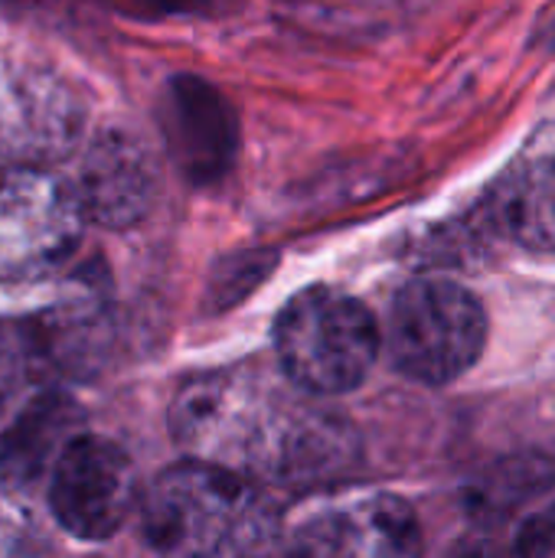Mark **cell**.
I'll list each match as a JSON object with an SVG mask.
<instances>
[{"instance_id": "obj_1", "label": "cell", "mask_w": 555, "mask_h": 558, "mask_svg": "<svg viewBox=\"0 0 555 558\" xmlns=\"http://www.w3.org/2000/svg\"><path fill=\"white\" fill-rule=\"evenodd\" d=\"M294 383L285 389L268 373L226 369L183 383L170 405L177 445L196 458L252 481L317 484L357 464L353 428L304 399Z\"/></svg>"}, {"instance_id": "obj_2", "label": "cell", "mask_w": 555, "mask_h": 558, "mask_svg": "<svg viewBox=\"0 0 555 558\" xmlns=\"http://www.w3.org/2000/svg\"><path fill=\"white\" fill-rule=\"evenodd\" d=\"M141 539L160 556H255L275 546L278 513L252 477L186 458L150 481Z\"/></svg>"}, {"instance_id": "obj_3", "label": "cell", "mask_w": 555, "mask_h": 558, "mask_svg": "<svg viewBox=\"0 0 555 558\" xmlns=\"http://www.w3.org/2000/svg\"><path fill=\"white\" fill-rule=\"evenodd\" d=\"M281 376L307 396H343L363 386L379 356V324L337 288H307L275 320Z\"/></svg>"}, {"instance_id": "obj_4", "label": "cell", "mask_w": 555, "mask_h": 558, "mask_svg": "<svg viewBox=\"0 0 555 558\" xmlns=\"http://www.w3.org/2000/svg\"><path fill=\"white\" fill-rule=\"evenodd\" d=\"M484 343L487 314L458 281L419 278L393 298L386 350L402 376L425 386L455 383L481 360Z\"/></svg>"}, {"instance_id": "obj_5", "label": "cell", "mask_w": 555, "mask_h": 558, "mask_svg": "<svg viewBox=\"0 0 555 558\" xmlns=\"http://www.w3.org/2000/svg\"><path fill=\"white\" fill-rule=\"evenodd\" d=\"M85 229L82 203L62 177L36 167L0 170V281H29L65 265Z\"/></svg>"}, {"instance_id": "obj_6", "label": "cell", "mask_w": 555, "mask_h": 558, "mask_svg": "<svg viewBox=\"0 0 555 558\" xmlns=\"http://www.w3.org/2000/svg\"><path fill=\"white\" fill-rule=\"evenodd\" d=\"M137 507V471L121 445L101 435L69 438L52 464L49 510L56 523L82 539H111Z\"/></svg>"}, {"instance_id": "obj_7", "label": "cell", "mask_w": 555, "mask_h": 558, "mask_svg": "<svg viewBox=\"0 0 555 558\" xmlns=\"http://www.w3.org/2000/svg\"><path fill=\"white\" fill-rule=\"evenodd\" d=\"M288 549L301 556H415L422 549V530L406 500L393 494H366L307 517L291 533Z\"/></svg>"}, {"instance_id": "obj_8", "label": "cell", "mask_w": 555, "mask_h": 558, "mask_svg": "<svg viewBox=\"0 0 555 558\" xmlns=\"http://www.w3.org/2000/svg\"><path fill=\"white\" fill-rule=\"evenodd\" d=\"M72 190L85 219L108 229H128L154 209L160 170L137 137L124 131H101L85 147Z\"/></svg>"}, {"instance_id": "obj_9", "label": "cell", "mask_w": 555, "mask_h": 558, "mask_svg": "<svg viewBox=\"0 0 555 558\" xmlns=\"http://www.w3.org/2000/svg\"><path fill=\"white\" fill-rule=\"evenodd\" d=\"M167 137L173 157L196 180H216L236 154V118L226 98L200 82L177 78L167 98Z\"/></svg>"}, {"instance_id": "obj_10", "label": "cell", "mask_w": 555, "mask_h": 558, "mask_svg": "<svg viewBox=\"0 0 555 558\" xmlns=\"http://www.w3.org/2000/svg\"><path fill=\"white\" fill-rule=\"evenodd\" d=\"M555 487L553 451H520L491 464L464 494V510L474 523L494 526L510 520L517 510L540 500Z\"/></svg>"}, {"instance_id": "obj_11", "label": "cell", "mask_w": 555, "mask_h": 558, "mask_svg": "<svg viewBox=\"0 0 555 558\" xmlns=\"http://www.w3.org/2000/svg\"><path fill=\"white\" fill-rule=\"evenodd\" d=\"M504 219L520 245L555 255V150L514 180Z\"/></svg>"}, {"instance_id": "obj_12", "label": "cell", "mask_w": 555, "mask_h": 558, "mask_svg": "<svg viewBox=\"0 0 555 558\" xmlns=\"http://www.w3.org/2000/svg\"><path fill=\"white\" fill-rule=\"evenodd\" d=\"M33 360V337L26 327L0 320V405L23 386Z\"/></svg>"}, {"instance_id": "obj_13", "label": "cell", "mask_w": 555, "mask_h": 558, "mask_svg": "<svg viewBox=\"0 0 555 558\" xmlns=\"http://www.w3.org/2000/svg\"><path fill=\"white\" fill-rule=\"evenodd\" d=\"M514 549L520 556L530 558H555V504L540 510V513H533L520 526V536H517Z\"/></svg>"}]
</instances>
